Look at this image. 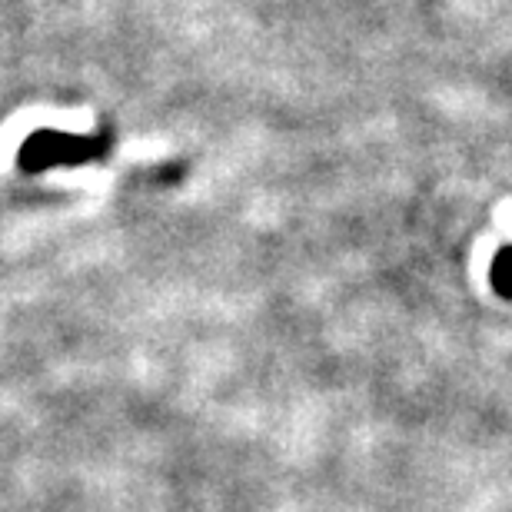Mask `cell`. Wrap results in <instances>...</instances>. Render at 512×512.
I'll use <instances>...</instances> for the list:
<instances>
[{
    "label": "cell",
    "instance_id": "6da1fadb",
    "mask_svg": "<svg viewBox=\"0 0 512 512\" xmlns=\"http://www.w3.org/2000/svg\"><path fill=\"white\" fill-rule=\"evenodd\" d=\"M107 147L110 137H104V133L74 137V133L60 130H40L20 147V170L40 173L50 167H77V163L100 160V153H107Z\"/></svg>",
    "mask_w": 512,
    "mask_h": 512
},
{
    "label": "cell",
    "instance_id": "7a4b0ae2",
    "mask_svg": "<svg viewBox=\"0 0 512 512\" xmlns=\"http://www.w3.org/2000/svg\"><path fill=\"white\" fill-rule=\"evenodd\" d=\"M493 286L496 293H503L512 300V250H503L493 263Z\"/></svg>",
    "mask_w": 512,
    "mask_h": 512
}]
</instances>
